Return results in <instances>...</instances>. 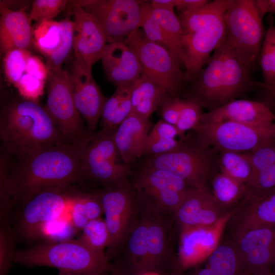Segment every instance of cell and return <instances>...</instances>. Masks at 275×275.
<instances>
[{
	"label": "cell",
	"mask_w": 275,
	"mask_h": 275,
	"mask_svg": "<svg viewBox=\"0 0 275 275\" xmlns=\"http://www.w3.org/2000/svg\"><path fill=\"white\" fill-rule=\"evenodd\" d=\"M86 143L51 145L18 155L1 154L0 179L9 189L14 207L40 191L88 181L81 159Z\"/></svg>",
	"instance_id": "obj_1"
},
{
	"label": "cell",
	"mask_w": 275,
	"mask_h": 275,
	"mask_svg": "<svg viewBox=\"0 0 275 275\" xmlns=\"http://www.w3.org/2000/svg\"><path fill=\"white\" fill-rule=\"evenodd\" d=\"M206 66L190 82L184 98L191 99L208 112L241 99L263 83L252 80L251 70L241 60L227 38L208 59Z\"/></svg>",
	"instance_id": "obj_2"
},
{
	"label": "cell",
	"mask_w": 275,
	"mask_h": 275,
	"mask_svg": "<svg viewBox=\"0 0 275 275\" xmlns=\"http://www.w3.org/2000/svg\"><path fill=\"white\" fill-rule=\"evenodd\" d=\"M0 139L1 154L7 155L51 145L71 144L62 136L44 106L21 96L8 99L2 104Z\"/></svg>",
	"instance_id": "obj_3"
},
{
	"label": "cell",
	"mask_w": 275,
	"mask_h": 275,
	"mask_svg": "<svg viewBox=\"0 0 275 275\" xmlns=\"http://www.w3.org/2000/svg\"><path fill=\"white\" fill-rule=\"evenodd\" d=\"M233 0L210 1L190 12L179 13L183 37V66L188 82L205 65L226 36L225 14Z\"/></svg>",
	"instance_id": "obj_4"
},
{
	"label": "cell",
	"mask_w": 275,
	"mask_h": 275,
	"mask_svg": "<svg viewBox=\"0 0 275 275\" xmlns=\"http://www.w3.org/2000/svg\"><path fill=\"white\" fill-rule=\"evenodd\" d=\"M13 262L26 267H53L81 275H104L114 267L105 253L94 251L78 239L44 241L16 251Z\"/></svg>",
	"instance_id": "obj_5"
},
{
	"label": "cell",
	"mask_w": 275,
	"mask_h": 275,
	"mask_svg": "<svg viewBox=\"0 0 275 275\" xmlns=\"http://www.w3.org/2000/svg\"><path fill=\"white\" fill-rule=\"evenodd\" d=\"M219 153L193 130L180 138L178 145L162 154L144 159L142 164L168 171L195 188L209 187L221 172Z\"/></svg>",
	"instance_id": "obj_6"
},
{
	"label": "cell",
	"mask_w": 275,
	"mask_h": 275,
	"mask_svg": "<svg viewBox=\"0 0 275 275\" xmlns=\"http://www.w3.org/2000/svg\"><path fill=\"white\" fill-rule=\"evenodd\" d=\"M135 54L142 74L156 82L167 95L180 97L187 80L183 66L172 51L152 42L146 37L143 30H135L124 40Z\"/></svg>",
	"instance_id": "obj_7"
},
{
	"label": "cell",
	"mask_w": 275,
	"mask_h": 275,
	"mask_svg": "<svg viewBox=\"0 0 275 275\" xmlns=\"http://www.w3.org/2000/svg\"><path fill=\"white\" fill-rule=\"evenodd\" d=\"M129 179L138 203L173 216L195 188L171 173L143 164L132 169Z\"/></svg>",
	"instance_id": "obj_8"
},
{
	"label": "cell",
	"mask_w": 275,
	"mask_h": 275,
	"mask_svg": "<svg viewBox=\"0 0 275 275\" xmlns=\"http://www.w3.org/2000/svg\"><path fill=\"white\" fill-rule=\"evenodd\" d=\"M115 131L101 128L86 143L82 163L88 181L108 187L129 179L132 169L122 160L114 140Z\"/></svg>",
	"instance_id": "obj_9"
},
{
	"label": "cell",
	"mask_w": 275,
	"mask_h": 275,
	"mask_svg": "<svg viewBox=\"0 0 275 275\" xmlns=\"http://www.w3.org/2000/svg\"><path fill=\"white\" fill-rule=\"evenodd\" d=\"M193 130L219 153L251 152L275 142V122L261 125L232 121L199 123Z\"/></svg>",
	"instance_id": "obj_10"
},
{
	"label": "cell",
	"mask_w": 275,
	"mask_h": 275,
	"mask_svg": "<svg viewBox=\"0 0 275 275\" xmlns=\"http://www.w3.org/2000/svg\"><path fill=\"white\" fill-rule=\"evenodd\" d=\"M255 0H233L225 17L226 38L251 69L259 62L265 32Z\"/></svg>",
	"instance_id": "obj_11"
},
{
	"label": "cell",
	"mask_w": 275,
	"mask_h": 275,
	"mask_svg": "<svg viewBox=\"0 0 275 275\" xmlns=\"http://www.w3.org/2000/svg\"><path fill=\"white\" fill-rule=\"evenodd\" d=\"M95 190L102 206L104 220L109 234L110 242L105 255L111 261L121 253L135 217L138 205L135 193L130 179Z\"/></svg>",
	"instance_id": "obj_12"
},
{
	"label": "cell",
	"mask_w": 275,
	"mask_h": 275,
	"mask_svg": "<svg viewBox=\"0 0 275 275\" xmlns=\"http://www.w3.org/2000/svg\"><path fill=\"white\" fill-rule=\"evenodd\" d=\"M77 186L44 189L17 205L12 229L14 234L28 240L40 236L43 225L58 218L71 204L79 189Z\"/></svg>",
	"instance_id": "obj_13"
},
{
	"label": "cell",
	"mask_w": 275,
	"mask_h": 275,
	"mask_svg": "<svg viewBox=\"0 0 275 275\" xmlns=\"http://www.w3.org/2000/svg\"><path fill=\"white\" fill-rule=\"evenodd\" d=\"M44 107L62 136L73 145L85 143L90 134L74 104L67 71L48 73Z\"/></svg>",
	"instance_id": "obj_14"
},
{
	"label": "cell",
	"mask_w": 275,
	"mask_h": 275,
	"mask_svg": "<svg viewBox=\"0 0 275 275\" xmlns=\"http://www.w3.org/2000/svg\"><path fill=\"white\" fill-rule=\"evenodd\" d=\"M76 5L93 16L103 29L108 43L124 41L141 27L142 4L136 0H78Z\"/></svg>",
	"instance_id": "obj_15"
},
{
	"label": "cell",
	"mask_w": 275,
	"mask_h": 275,
	"mask_svg": "<svg viewBox=\"0 0 275 275\" xmlns=\"http://www.w3.org/2000/svg\"><path fill=\"white\" fill-rule=\"evenodd\" d=\"M139 204L146 208L148 216L147 256L145 272L152 271L169 275L178 267L171 240L174 216Z\"/></svg>",
	"instance_id": "obj_16"
},
{
	"label": "cell",
	"mask_w": 275,
	"mask_h": 275,
	"mask_svg": "<svg viewBox=\"0 0 275 275\" xmlns=\"http://www.w3.org/2000/svg\"><path fill=\"white\" fill-rule=\"evenodd\" d=\"M231 211L216 224L180 231L176 256L178 267L184 271L205 262L222 239Z\"/></svg>",
	"instance_id": "obj_17"
},
{
	"label": "cell",
	"mask_w": 275,
	"mask_h": 275,
	"mask_svg": "<svg viewBox=\"0 0 275 275\" xmlns=\"http://www.w3.org/2000/svg\"><path fill=\"white\" fill-rule=\"evenodd\" d=\"M71 3L74 59L83 67L92 71L93 65L101 60L108 43L106 36L93 16L73 1Z\"/></svg>",
	"instance_id": "obj_18"
},
{
	"label": "cell",
	"mask_w": 275,
	"mask_h": 275,
	"mask_svg": "<svg viewBox=\"0 0 275 275\" xmlns=\"http://www.w3.org/2000/svg\"><path fill=\"white\" fill-rule=\"evenodd\" d=\"M67 72L76 108L89 132L92 134L100 120L106 100L95 81L92 71L83 67L74 59Z\"/></svg>",
	"instance_id": "obj_19"
},
{
	"label": "cell",
	"mask_w": 275,
	"mask_h": 275,
	"mask_svg": "<svg viewBox=\"0 0 275 275\" xmlns=\"http://www.w3.org/2000/svg\"><path fill=\"white\" fill-rule=\"evenodd\" d=\"M247 273L271 268L275 262V225L249 229L232 238Z\"/></svg>",
	"instance_id": "obj_20"
},
{
	"label": "cell",
	"mask_w": 275,
	"mask_h": 275,
	"mask_svg": "<svg viewBox=\"0 0 275 275\" xmlns=\"http://www.w3.org/2000/svg\"><path fill=\"white\" fill-rule=\"evenodd\" d=\"M229 212L216 203L209 187L195 188L174 214V223L179 231L216 224Z\"/></svg>",
	"instance_id": "obj_21"
},
{
	"label": "cell",
	"mask_w": 275,
	"mask_h": 275,
	"mask_svg": "<svg viewBox=\"0 0 275 275\" xmlns=\"http://www.w3.org/2000/svg\"><path fill=\"white\" fill-rule=\"evenodd\" d=\"M275 225V191L263 197L239 202L232 210L225 232L233 238L249 229Z\"/></svg>",
	"instance_id": "obj_22"
},
{
	"label": "cell",
	"mask_w": 275,
	"mask_h": 275,
	"mask_svg": "<svg viewBox=\"0 0 275 275\" xmlns=\"http://www.w3.org/2000/svg\"><path fill=\"white\" fill-rule=\"evenodd\" d=\"M101 60L107 80L116 87L132 84L142 74L138 58L124 41L108 43Z\"/></svg>",
	"instance_id": "obj_23"
},
{
	"label": "cell",
	"mask_w": 275,
	"mask_h": 275,
	"mask_svg": "<svg viewBox=\"0 0 275 275\" xmlns=\"http://www.w3.org/2000/svg\"><path fill=\"white\" fill-rule=\"evenodd\" d=\"M225 121L252 125L265 124L275 122V114L263 102L241 98L203 113L199 123Z\"/></svg>",
	"instance_id": "obj_24"
},
{
	"label": "cell",
	"mask_w": 275,
	"mask_h": 275,
	"mask_svg": "<svg viewBox=\"0 0 275 275\" xmlns=\"http://www.w3.org/2000/svg\"><path fill=\"white\" fill-rule=\"evenodd\" d=\"M152 127L149 118L130 113L114 133V140L122 161L131 166L142 158Z\"/></svg>",
	"instance_id": "obj_25"
},
{
	"label": "cell",
	"mask_w": 275,
	"mask_h": 275,
	"mask_svg": "<svg viewBox=\"0 0 275 275\" xmlns=\"http://www.w3.org/2000/svg\"><path fill=\"white\" fill-rule=\"evenodd\" d=\"M0 12L1 52L14 48L29 50L34 44L30 16L23 10L9 8L4 2H1Z\"/></svg>",
	"instance_id": "obj_26"
},
{
	"label": "cell",
	"mask_w": 275,
	"mask_h": 275,
	"mask_svg": "<svg viewBox=\"0 0 275 275\" xmlns=\"http://www.w3.org/2000/svg\"><path fill=\"white\" fill-rule=\"evenodd\" d=\"M137 205L136 214L122 251L123 261L121 263L130 275L145 272L147 256L148 212L144 206Z\"/></svg>",
	"instance_id": "obj_27"
},
{
	"label": "cell",
	"mask_w": 275,
	"mask_h": 275,
	"mask_svg": "<svg viewBox=\"0 0 275 275\" xmlns=\"http://www.w3.org/2000/svg\"><path fill=\"white\" fill-rule=\"evenodd\" d=\"M166 95L162 88L142 74L132 85L131 113L150 118Z\"/></svg>",
	"instance_id": "obj_28"
},
{
	"label": "cell",
	"mask_w": 275,
	"mask_h": 275,
	"mask_svg": "<svg viewBox=\"0 0 275 275\" xmlns=\"http://www.w3.org/2000/svg\"><path fill=\"white\" fill-rule=\"evenodd\" d=\"M133 83L117 87L112 95L106 100L100 119L101 128L116 131L130 114Z\"/></svg>",
	"instance_id": "obj_29"
},
{
	"label": "cell",
	"mask_w": 275,
	"mask_h": 275,
	"mask_svg": "<svg viewBox=\"0 0 275 275\" xmlns=\"http://www.w3.org/2000/svg\"><path fill=\"white\" fill-rule=\"evenodd\" d=\"M206 262L214 275H247L233 241L222 239Z\"/></svg>",
	"instance_id": "obj_30"
},
{
	"label": "cell",
	"mask_w": 275,
	"mask_h": 275,
	"mask_svg": "<svg viewBox=\"0 0 275 275\" xmlns=\"http://www.w3.org/2000/svg\"><path fill=\"white\" fill-rule=\"evenodd\" d=\"M71 221L76 229L81 230L90 221L101 217L102 206L95 190L80 189L74 196L70 206Z\"/></svg>",
	"instance_id": "obj_31"
},
{
	"label": "cell",
	"mask_w": 275,
	"mask_h": 275,
	"mask_svg": "<svg viewBox=\"0 0 275 275\" xmlns=\"http://www.w3.org/2000/svg\"><path fill=\"white\" fill-rule=\"evenodd\" d=\"M211 193L218 205L230 212L243 197L245 185L221 172L213 179Z\"/></svg>",
	"instance_id": "obj_32"
},
{
	"label": "cell",
	"mask_w": 275,
	"mask_h": 275,
	"mask_svg": "<svg viewBox=\"0 0 275 275\" xmlns=\"http://www.w3.org/2000/svg\"><path fill=\"white\" fill-rule=\"evenodd\" d=\"M219 166L221 173L244 184L248 181L252 173L248 153L220 152Z\"/></svg>",
	"instance_id": "obj_33"
},
{
	"label": "cell",
	"mask_w": 275,
	"mask_h": 275,
	"mask_svg": "<svg viewBox=\"0 0 275 275\" xmlns=\"http://www.w3.org/2000/svg\"><path fill=\"white\" fill-rule=\"evenodd\" d=\"M259 63L265 89L269 95L275 87V27L270 25L265 32L261 45Z\"/></svg>",
	"instance_id": "obj_34"
},
{
	"label": "cell",
	"mask_w": 275,
	"mask_h": 275,
	"mask_svg": "<svg viewBox=\"0 0 275 275\" xmlns=\"http://www.w3.org/2000/svg\"><path fill=\"white\" fill-rule=\"evenodd\" d=\"M33 37L35 46L45 59L48 58L61 42L59 21L49 20L37 23L33 30Z\"/></svg>",
	"instance_id": "obj_35"
},
{
	"label": "cell",
	"mask_w": 275,
	"mask_h": 275,
	"mask_svg": "<svg viewBox=\"0 0 275 275\" xmlns=\"http://www.w3.org/2000/svg\"><path fill=\"white\" fill-rule=\"evenodd\" d=\"M61 42L58 48L45 59L48 73L58 72L63 69L62 64L73 48V22L70 16L59 21Z\"/></svg>",
	"instance_id": "obj_36"
},
{
	"label": "cell",
	"mask_w": 275,
	"mask_h": 275,
	"mask_svg": "<svg viewBox=\"0 0 275 275\" xmlns=\"http://www.w3.org/2000/svg\"><path fill=\"white\" fill-rule=\"evenodd\" d=\"M144 5L148 13L184 53L182 46L183 29L180 20L174 11L154 8L146 1Z\"/></svg>",
	"instance_id": "obj_37"
},
{
	"label": "cell",
	"mask_w": 275,
	"mask_h": 275,
	"mask_svg": "<svg viewBox=\"0 0 275 275\" xmlns=\"http://www.w3.org/2000/svg\"><path fill=\"white\" fill-rule=\"evenodd\" d=\"M144 2L142 4L143 18L141 28H142L146 37L149 40L159 44L172 51L177 56L183 66L184 53L148 13L144 6Z\"/></svg>",
	"instance_id": "obj_38"
},
{
	"label": "cell",
	"mask_w": 275,
	"mask_h": 275,
	"mask_svg": "<svg viewBox=\"0 0 275 275\" xmlns=\"http://www.w3.org/2000/svg\"><path fill=\"white\" fill-rule=\"evenodd\" d=\"M244 185V194L239 202L257 199L272 193L275 189V164L250 179Z\"/></svg>",
	"instance_id": "obj_39"
},
{
	"label": "cell",
	"mask_w": 275,
	"mask_h": 275,
	"mask_svg": "<svg viewBox=\"0 0 275 275\" xmlns=\"http://www.w3.org/2000/svg\"><path fill=\"white\" fill-rule=\"evenodd\" d=\"M81 231L78 239L94 251L105 253L110 236L104 219L100 217L89 222Z\"/></svg>",
	"instance_id": "obj_40"
},
{
	"label": "cell",
	"mask_w": 275,
	"mask_h": 275,
	"mask_svg": "<svg viewBox=\"0 0 275 275\" xmlns=\"http://www.w3.org/2000/svg\"><path fill=\"white\" fill-rule=\"evenodd\" d=\"M31 53L29 50L14 48L4 54L3 67L8 81L15 86L25 72L29 58Z\"/></svg>",
	"instance_id": "obj_41"
},
{
	"label": "cell",
	"mask_w": 275,
	"mask_h": 275,
	"mask_svg": "<svg viewBox=\"0 0 275 275\" xmlns=\"http://www.w3.org/2000/svg\"><path fill=\"white\" fill-rule=\"evenodd\" d=\"M203 108L189 98H182L179 118L175 125L180 138L189 130H193L199 123Z\"/></svg>",
	"instance_id": "obj_42"
},
{
	"label": "cell",
	"mask_w": 275,
	"mask_h": 275,
	"mask_svg": "<svg viewBox=\"0 0 275 275\" xmlns=\"http://www.w3.org/2000/svg\"><path fill=\"white\" fill-rule=\"evenodd\" d=\"M15 237L10 224L1 225L0 228V275H7L13 262Z\"/></svg>",
	"instance_id": "obj_43"
},
{
	"label": "cell",
	"mask_w": 275,
	"mask_h": 275,
	"mask_svg": "<svg viewBox=\"0 0 275 275\" xmlns=\"http://www.w3.org/2000/svg\"><path fill=\"white\" fill-rule=\"evenodd\" d=\"M66 0H36L33 1L30 14L31 20L37 23L52 20L70 3Z\"/></svg>",
	"instance_id": "obj_44"
},
{
	"label": "cell",
	"mask_w": 275,
	"mask_h": 275,
	"mask_svg": "<svg viewBox=\"0 0 275 275\" xmlns=\"http://www.w3.org/2000/svg\"><path fill=\"white\" fill-rule=\"evenodd\" d=\"M45 83V81L24 72L14 87L22 98L38 102L44 93Z\"/></svg>",
	"instance_id": "obj_45"
},
{
	"label": "cell",
	"mask_w": 275,
	"mask_h": 275,
	"mask_svg": "<svg viewBox=\"0 0 275 275\" xmlns=\"http://www.w3.org/2000/svg\"><path fill=\"white\" fill-rule=\"evenodd\" d=\"M247 153L252 167L250 179L275 164V142Z\"/></svg>",
	"instance_id": "obj_46"
},
{
	"label": "cell",
	"mask_w": 275,
	"mask_h": 275,
	"mask_svg": "<svg viewBox=\"0 0 275 275\" xmlns=\"http://www.w3.org/2000/svg\"><path fill=\"white\" fill-rule=\"evenodd\" d=\"M181 99L180 97L165 96L158 108L162 120L175 126L179 118Z\"/></svg>",
	"instance_id": "obj_47"
},
{
	"label": "cell",
	"mask_w": 275,
	"mask_h": 275,
	"mask_svg": "<svg viewBox=\"0 0 275 275\" xmlns=\"http://www.w3.org/2000/svg\"><path fill=\"white\" fill-rule=\"evenodd\" d=\"M175 139H164L146 143L142 157L149 158L162 154L173 149L178 144Z\"/></svg>",
	"instance_id": "obj_48"
},
{
	"label": "cell",
	"mask_w": 275,
	"mask_h": 275,
	"mask_svg": "<svg viewBox=\"0 0 275 275\" xmlns=\"http://www.w3.org/2000/svg\"><path fill=\"white\" fill-rule=\"evenodd\" d=\"M177 136H179V133L175 126L162 119L152 126L146 143L160 139H175Z\"/></svg>",
	"instance_id": "obj_49"
},
{
	"label": "cell",
	"mask_w": 275,
	"mask_h": 275,
	"mask_svg": "<svg viewBox=\"0 0 275 275\" xmlns=\"http://www.w3.org/2000/svg\"><path fill=\"white\" fill-rule=\"evenodd\" d=\"M25 72L45 81L48 78V70L46 64L38 57L31 55L29 58Z\"/></svg>",
	"instance_id": "obj_50"
},
{
	"label": "cell",
	"mask_w": 275,
	"mask_h": 275,
	"mask_svg": "<svg viewBox=\"0 0 275 275\" xmlns=\"http://www.w3.org/2000/svg\"><path fill=\"white\" fill-rule=\"evenodd\" d=\"M210 1L209 0H177L175 8L179 13L190 12L203 7Z\"/></svg>",
	"instance_id": "obj_51"
},
{
	"label": "cell",
	"mask_w": 275,
	"mask_h": 275,
	"mask_svg": "<svg viewBox=\"0 0 275 275\" xmlns=\"http://www.w3.org/2000/svg\"><path fill=\"white\" fill-rule=\"evenodd\" d=\"M257 11L263 18L266 13L275 14V0H255Z\"/></svg>",
	"instance_id": "obj_52"
},
{
	"label": "cell",
	"mask_w": 275,
	"mask_h": 275,
	"mask_svg": "<svg viewBox=\"0 0 275 275\" xmlns=\"http://www.w3.org/2000/svg\"><path fill=\"white\" fill-rule=\"evenodd\" d=\"M177 0H152L149 3L155 9L174 11Z\"/></svg>",
	"instance_id": "obj_53"
},
{
	"label": "cell",
	"mask_w": 275,
	"mask_h": 275,
	"mask_svg": "<svg viewBox=\"0 0 275 275\" xmlns=\"http://www.w3.org/2000/svg\"><path fill=\"white\" fill-rule=\"evenodd\" d=\"M186 275H214L206 261L188 269Z\"/></svg>",
	"instance_id": "obj_54"
},
{
	"label": "cell",
	"mask_w": 275,
	"mask_h": 275,
	"mask_svg": "<svg viewBox=\"0 0 275 275\" xmlns=\"http://www.w3.org/2000/svg\"><path fill=\"white\" fill-rule=\"evenodd\" d=\"M113 269L106 275H130L120 262H115Z\"/></svg>",
	"instance_id": "obj_55"
},
{
	"label": "cell",
	"mask_w": 275,
	"mask_h": 275,
	"mask_svg": "<svg viewBox=\"0 0 275 275\" xmlns=\"http://www.w3.org/2000/svg\"><path fill=\"white\" fill-rule=\"evenodd\" d=\"M248 275H273L271 268H265L249 273Z\"/></svg>",
	"instance_id": "obj_56"
},
{
	"label": "cell",
	"mask_w": 275,
	"mask_h": 275,
	"mask_svg": "<svg viewBox=\"0 0 275 275\" xmlns=\"http://www.w3.org/2000/svg\"><path fill=\"white\" fill-rule=\"evenodd\" d=\"M169 275H186L184 271L179 269L178 268L174 269Z\"/></svg>",
	"instance_id": "obj_57"
},
{
	"label": "cell",
	"mask_w": 275,
	"mask_h": 275,
	"mask_svg": "<svg viewBox=\"0 0 275 275\" xmlns=\"http://www.w3.org/2000/svg\"><path fill=\"white\" fill-rule=\"evenodd\" d=\"M107 274H105L104 275H106ZM59 275H81V274L74 273L70 272L68 271H60Z\"/></svg>",
	"instance_id": "obj_58"
},
{
	"label": "cell",
	"mask_w": 275,
	"mask_h": 275,
	"mask_svg": "<svg viewBox=\"0 0 275 275\" xmlns=\"http://www.w3.org/2000/svg\"><path fill=\"white\" fill-rule=\"evenodd\" d=\"M138 275H163V274L155 272L149 271V272H144V273L139 274Z\"/></svg>",
	"instance_id": "obj_59"
},
{
	"label": "cell",
	"mask_w": 275,
	"mask_h": 275,
	"mask_svg": "<svg viewBox=\"0 0 275 275\" xmlns=\"http://www.w3.org/2000/svg\"><path fill=\"white\" fill-rule=\"evenodd\" d=\"M270 96L272 98L275 104V87L272 93L270 94Z\"/></svg>",
	"instance_id": "obj_60"
},
{
	"label": "cell",
	"mask_w": 275,
	"mask_h": 275,
	"mask_svg": "<svg viewBox=\"0 0 275 275\" xmlns=\"http://www.w3.org/2000/svg\"><path fill=\"white\" fill-rule=\"evenodd\" d=\"M271 271L272 273H275V262L272 264L271 267Z\"/></svg>",
	"instance_id": "obj_61"
},
{
	"label": "cell",
	"mask_w": 275,
	"mask_h": 275,
	"mask_svg": "<svg viewBox=\"0 0 275 275\" xmlns=\"http://www.w3.org/2000/svg\"><path fill=\"white\" fill-rule=\"evenodd\" d=\"M275 191V189H274V190H273V191ZM273 191H272V192H273Z\"/></svg>",
	"instance_id": "obj_62"
}]
</instances>
